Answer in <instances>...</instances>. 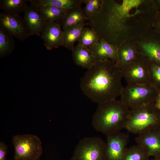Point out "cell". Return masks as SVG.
I'll return each instance as SVG.
<instances>
[{"instance_id": "cell-28", "label": "cell", "mask_w": 160, "mask_h": 160, "mask_svg": "<svg viewBox=\"0 0 160 160\" xmlns=\"http://www.w3.org/2000/svg\"><path fill=\"white\" fill-rule=\"evenodd\" d=\"M152 28L160 36V10L158 11L156 14Z\"/></svg>"}, {"instance_id": "cell-15", "label": "cell", "mask_w": 160, "mask_h": 160, "mask_svg": "<svg viewBox=\"0 0 160 160\" xmlns=\"http://www.w3.org/2000/svg\"><path fill=\"white\" fill-rule=\"evenodd\" d=\"M117 49L118 60L116 63L121 69L134 61L140 55L136 42L134 41L124 42Z\"/></svg>"}, {"instance_id": "cell-24", "label": "cell", "mask_w": 160, "mask_h": 160, "mask_svg": "<svg viewBox=\"0 0 160 160\" xmlns=\"http://www.w3.org/2000/svg\"><path fill=\"white\" fill-rule=\"evenodd\" d=\"M38 10L47 23L60 21L67 11L53 7H44Z\"/></svg>"}, {"instance_id": "cell-19", "label": "cell", "mask_w": 160, "mask_h": 160, "mask_svg": "<svg viewBox=\"0 0 160 160\" xmlns=\"http://www.w3.org/2000/svg\"><path fill=\"white\" fill-rule=\"evenodd\" d=\"M87 23L85 22L79 23L75 25L63 30V46L72 51L74 47V44L80 39L84 28Z\"/></svg>"}, {"instance_id": "cell-4", "label": "cell", "mask_w": 160, "mask_h": 160, "mask_svg": "<svg viewBox=\"0 0 160 160\" xmlns=\"http://www.w3.org/2000/svg\"><path fill=\"white\" fill-rule=\"evenodd\" d=\"M160 125V113L154 102L130 109L124 129L139 135Z\"/></svg>"}, {"instance_id": "cell-18", "label": "cell", "mask_w": 160, "mask_h": 160, "mask_svg": "<svg viewBox=\"0 0 160 160\" xmlns=\"http://www.w3.org/2000/svg\"><path fill=\"white\" fill-rule=\"evenodd\" d=\"M31 6L38 9L46 7H53L67 10L81 6L85 0H30Z\"/></svg>"}, {"instance_id": "cell-7", "label": "cell", "mask_w": 160, "mask_h": 160, "mask_svg": "<svg viewBox=\"0 0 160 160\" xmlns=\"http://www.w3.org/2000/svg\"><path fill=\"white\" fill-rule=\"evenodd\" d=\"M15 160H39L43 153L42 143L35 135H17L12 138Z\"/></svg>"}, {"instance_id": "cell-13", "label": "cell", "mask_w": 160, "mask_h": 160, "mask_svg": "<svg viewBox=\"0 0 160 160\" xmlns=\"http://www.w3.org/2000/svg\"><path fill=\"white\" fill-rule=\"evenodd\" d=\"M61 27L60 21L46 22L41 37L47 50L63 46V35Z\"/></svg>"}, {"instance_id": "cell-9", "label": "cell", "mask_w": 160, "mask_h": 160, "mask_svg": "<svg viewBox=\"0 0 160 160\" xmlns=\"http://www.w3.org/2000/svg\"><path fill=\"white\" fill-rule=\"evenodd\" d=\"M0 26L20 41L25 40L30 36L23 19L19 15H9L0 12Z\"/></svg>"}, {"instance_id": "cell-29", "label": "cell", "mask_w": 160, "mask_h": 160, "mask_svg": "<svg viewBox=\"0 0 160 160\" xmlns=\"http://www.w3.org/2000/svg\"><path fill=\"white\" fill-rule=\"evenodd\" d=\"M8 147L4 142H0V160H6Z\"/></svg>"}, {"instance_id": "cell-12", "label": "cell", "mask_w": 160, "mask_h": 160, "mask_svg": "<svg viewBox=\"0 0 160 160\" xmlns=\"http://www.w3.org/2000/svg\"><path fill=\"white\" fill-rule=\"evenodd\" d=\"M137 144L143 148L150 156H160L159 126L138 135L135 138Z\"/></svg>"}, {"instance_id": "cell-2", "label": "cell", "mask_w": 160, "mask_h": 160, "mask_svg": "<svg viewBox=\"0 0 160 160\" xmlns=\"http://www.w3.org/2000/svg\"><path fill=\"white\" fill-rule=\"evenodd\" d=\"M121 69L112 60H97L81 78L80 88L92 102L99 104L120 96L124 87Z\"/></svg>"}, {"instance_id": "cell-14", "label": "cell", "mask_w": 160, "mask_h": 160, "mask_svg": "<svg viewBox=\"0 0 160 160\" xmlns=\"http://www.w3.org/2000/svg\"><path fill=\"white\" fill-rule=\"evenodd\" d=\"M23 20L30 36H41L46 22L39 10L31 6H27L23 11Z\"/></svg>"}, {"instance_id": "cell-33", "label": "cell", "mask_w": 160, "mask_h": 160, "mask_svg": "<svg viewBox=\"0 0 160 160\" xmlns=\"http://www.w3.org/2000/svg\"><path fill=\"white\" fill-rule=\"evenodd\" d=\"M159 128H160V125L159 126Z\"/></svg>"}, {"instance_id": "cell-23", "label": "cell", "mask_w": 160, "mask_h": 160, "mask_svg": "<svg viewBox=\"0 0 160 160\" xmlns=\"http://www.w3.org/2000/svg\"><path fill=\"white\" fill-rule=\"evenodd\" d=\"M150 157L143 148L137 144L127 148L121 160H149Z\"/></svg>"}, {"instance_id": "cell-31", "label": "cell", "mask_w": 160, "mask_h": 160, "mask_svg": "<svg viewBox=\"0 0 160 160\" xmlns=\"http://www.w3.org/2000/svg\"><path fill=\"white\" fill-rule=\"evenodd\" d=\"M155 4L158 10H160V0H154Z\"/></svg>"}, {"instance_id": "cell-21", "label": "cell", "mask_w": 160, "mask_h": 160, "mask_svg": "<svg viewBox=\"0 0 160 160\" xmlns=\"http://www.w3.org/2000/svg\"><path fill=\"white\" fill-rule=\"evenodd\" d=\"M27 0H0V8L9 15H17L26 8Z\"/></svg>"}, {"instance_id": "cell-16", "label": "cell", "mask_w": 160, "mask_h": 160, "mask_svg": "<svg viewBox=\"0 0 160 160\" xmlns=\"http://www.w3.org/2000/svg\"><path fill=\"white\" fill-rule=\"evenodd\" d=\"M72 52L74 63L83 68H90L97 61L94 54L88 47L77 44Z\"/></svg>"}, {"instance_id": "cell-25", "label": "cell", "mask_w": 160, "mask_h": 160, "mask_svg": "<svg viewBox=\"0 0 160 160\" xmlns=\"http://www.w3.org/2000/svg\"><path fill=\"white\" fill-rule=\"evenodd\" d=\"M100 39L99 36L94 29L86 27L78 41V44L89 47L97 44Z\"/></svg>"}, {"instance_id": "cell-27", "label": "cell", "mask_w": 160, "mask_h": 160, "mask_svg": "<svg viewBox=\"0 0 160 160\" xmlns=\"http://www.w3.org/2000/svg\"><path fill=\"white\" fill-rule=\"evenodd\" d=\"M103 0H85L84 12L87 20L97 14L102 6Z\"/></svg>"}, {"instance_id": "cell-32", "label": "cell", "mask_w": 160, "mask_h": 160, "mask_svg": "<svg viewBox=\"0 0 160 160\" xmlns=\"http://www.w3.org/2000/svg\"><path fill=\"white\" fill-rule=\"evenodd\" d=\"M149 160H160V156L154 157L152 159H150Z\"/></svg>"}, {"instance_id": "cell-30", "label": "cell", "mask_w": 160, "mask_h": 160, "mask_svg": "<svg viewBox=\"0 0 160 160\" xmlns=\"http://www.w3.org/2000/svg\"><path fill=\"white\" fill-rule=\"evenodd\" d=\"M154 103L156 107L160 113V91H159Z\"/></svg>"}, {"instance_id": "cell-22", "label": "cell", "mask_w": 160, "mask_h": 160, "mask_svg": "<svg viewBox=\"0 0 160 160\" xmlns=\"http://www.w3.org/2000/svg\"><path fill=\"white\" fill-rule=\"evenodd\" d=\"M13 36L0 26L1 57L10 54L15 47Z\"/></svg>"}, {"instance_id": "cell-5", "label": "cell", "mask_w": 160, "mask_h": 160, "mask_svg": "<svg viewBox=\"0 0 160 160\" xmlns=\"http://www.w3.org/2000/svg\"><path fill=\"white\" fill-rule=\"evenodd\" d=\"M159 91L150 83L127 84L120 100L130 109H133L154 102Z\"/></svg>"}, {"instance_id": "cell-3", "label": "cell", "mask_w": 160, "mask_h": 160, "mask_svg": "<svg viewBox=\"0 0 160 160\" xmlns=\"http://www.w3.org/2000/svg\"><path fill=\"white\" fill-rule=\"evenodd\" d=\"M129 111L120 100L98 104L93 116L92 126L106 135L121 132L124 128Z\"/></svg>"}, {"instance_id": "cell-11", "label": "cell", "mask_w": 160, "mask_h": 160, "mask_svg": "<svg viewBox=\"0 0 160 160\" xmlns=\"http://www.w3.org/2000/svg\"><path fill=\"white\" fill-rule=\"evenodd\" d=\"M106 136L107 160H121L127 148L128 135L120 132Z\"/></svg>"}, {"instance_id": "cell-10", "label": "cell", "mask_w": 160, "mask_h": 160, "mask_svg": "<svg viewBox=\"0 0 160 160\" xmlns=\"http://www.w3.org/2000/svg\"><path fill=\"white\" fill-rule=\"evenodd\" d=\"M136 43L140 54L149 60L160 63V36L152 28L145 36Z\"/></svg>"}, {"instance_id": "cell-26", "label": "cell", "mask_w": 160, "mask_h": 160, "mask_svg": "<svg viewBox=\"0 0 160 160\" xmlns=\"http://www.w3.org/2000/svg\"><path fill=\"white\" fill-rule=\"evenodd\" d=\"M148 65L150 84L160 91V63L148 60Z\"/></svg>"}, {"instance_id": "cell-20", "label": "cell", "mask_w": 160, "mask_h": 160, "mask_svg": "<svg viewBox=\"0 0 160 160\" xmlns=\"http://www.w3.org/2000/svg\"><path fill=\"white\" fill-rule=\"evenodd\" d=\"M87 20L84 10L81 6L67 10L60 21L62 30Z\"/></svg>"}, {"instance_id": "cell-8", "label": "cell", "mask_w": 160, "mask_h": 160, "mask_svg": "<svg viewBox=\"0 0 160 160\" xmlns=\"http://www.w3.org/2000/svg\"><path fill=\"white\" fill-rule=\"evenodd\" d=\"M148 60L140 55L130 64L121 69L122 78L127 84L150 83Z\"/></svg>"}, {"instance_id": "cell-1", "label": "cell", "mask_w": 160, "mask_h": 160, "mask_svg": "<svg viewBox=\"0 0 160 160\" xmlns=\"http://www.w3.org/2000/svg\"><path fill=\"white\" fill-rule=\"evenodd\" d=\"M158 11L154 0H103L99 12L87 23L100 38L117 48L145 36Z\"/></svg>"}, {"instance_id": "cell-17", "label": "cell", "mask_w": 160, "mask_h": 160, "mask_svg": "<svg viewBox=\"0 0 160 160\" xmlns=\"http://www.w3.org/2000/svg\"><path fill=\"white\" fill-rule=\"evenodd\" d=\"M93 52L97 60H118L117 48L103 39L100 38L96 44L89 47Z\"/></svg>"}, {"instance_id": "cell-6", "label": "cell", "mask_w": 160, "mask_h": 160, "mask_svg": "<svg viewBox=\"0 0 160 160\" xmlns=\"http://www.w3.org/2000/svg\"><path fill=\"white\" fill-rule=\"evenodd\" d=\"M106 142L97 137H85L76 146L71 160H107Z\"/></svg>"}]
</instances>
